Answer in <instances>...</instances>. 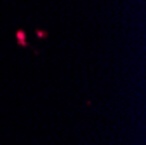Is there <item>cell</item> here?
Listing matches in <instances>:
<instances>
[{
  "label": "cell",
  "mask_w": 146,
  "mask_h": 145,
  "mask_svg": "<svg viewBox=\"0 0 146 145\" xmlns=\"http://www.w3.org/2000/svg\"><path fill=\"white\" fill-rule=\"evenodd\" d=\"M36 35H38L40 39H45V37H47V33H45V32H38V30H36Z\"/></svg>",
  "instance_id": "2"
},
{
  "label": "cell",
  "mask_w": 146,
  "mask_h": 145,
  "mask_svg": "<svg viewBox=\"0 0 146 145\" xmlns=\"http://www.w3.org/2000/svg\"><path fill=\"white\" fill-rule=\"evenodd\" d=\"M16 40H17V44H19L21 47H26L28 46V42H26V33L23 30H17L16 32Z\"/></svg>",
  "instance_id": "1"
}]
</instances>
